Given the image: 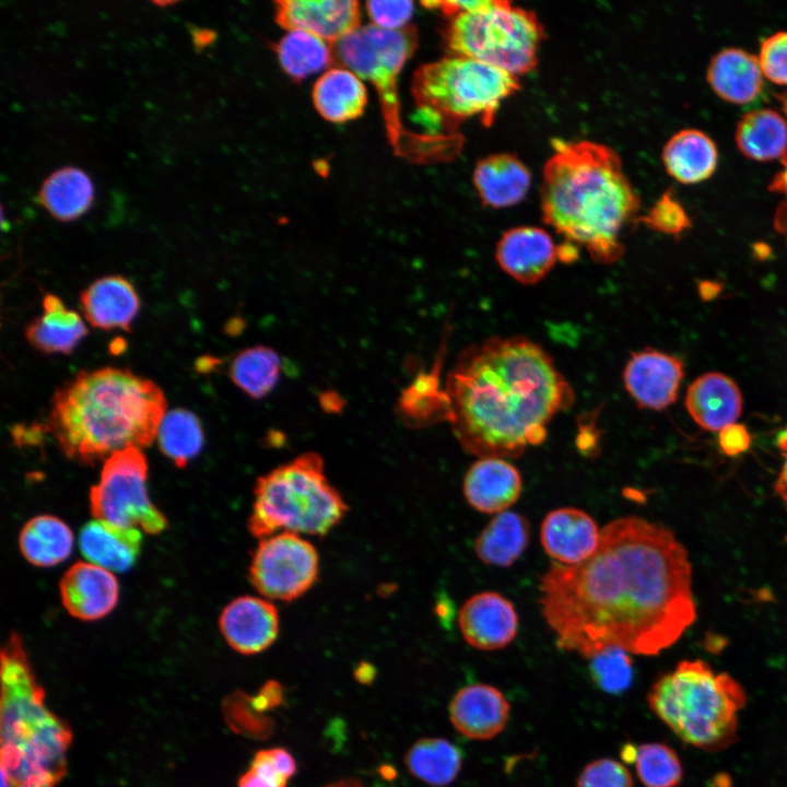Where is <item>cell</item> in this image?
I'll use <instances>...</instances> for the list:
<instances>
[{
	"label": "cell",
	"instance_id": "4dcf8cb0",
	"mask_svg": "<svg viewBox=\"0 0 787 787\" xmlns=\"http://www.w3.org/2000/svg\"><path fill=\"white\" fill-rule=\"evenodd\" d=\"M316 110L326 120L345 122L357 118L367 103L361 78L346 68H331L316 81L313 89Z\"/></svg>",
	"mask_w": 787,
	"mask_h": 787
},
{
	"label": "cell",
	"instance_id": "44dd1931",
	"mask_svg": "<svg viewBox=\"0 0 787 787\" xmlns=\"http://www.w3.org/2000/svg\"><path fill=\"white\" fill-rule=\"evenodd\" d=\"M462 492L467 503L484 514H500L522 492L520 471L504 458H479L466 472Z\"/></svg>",
	"mask_w": 787,
	"mask_h": 787
},
{
	"label": "cell",
	"instance_id": "d590c367",
	"mask_svg": "<svg viewBox=\"0 0 787 787\" xmlns=\"http://www.w3.org/2000/svg\"><path fill=\"white\" fill-rule=\"evenodd\" d=\"M275 51L284 72L295 80L325 70L334 59L330 43L304 31H289Z\"/></svg>",
	"mask_w": 787,
	"mask_h": 787
},
{
	"label": "cell",
	"instance_id": "30bf717a",
	"mask_svg": "<svg viewBox=\"0 0 787 787\" xmlns=\"http://www.w3.org/2000/svg\"><path fill=\"white\" fill-rule=\"evenodd\" d=\"M444 36L451 55L518 77L537 66L544 32L535 12L505 0H485L480 8L450 17Z\"/></svg>",
	"mask_w": 787,
	"mask_h": 787
},
{
	"label": "cell",
	"instance_id": "d6a6232c",
	"mask_svg": "<svg viewBox=\"0 0 787 787\" xmlns=\"http://www.w3.org/2000/svg\"><path fill=\"white\" fill-rule=\"evenodd\" d=\"M73 540V533L64 521L56 516L39 515L31 518L21 529L19 547L31 564L50 567L69 557Z\"/></svg>",
	"mask_w": 787,
	"mask_h": 787
},
{
	"label": "cell",
	"instance_id": "e0dca14e",
	"mask_svg": "<svg viewBox=\"0 0 787 787\" xmlns=\"http://www.w3.org/2000/svg\"><path fill=\"white\" fill-rule=\"evenodd\" d=\"M501 269L515 281L532 285L554 267L557 246L551 235L537 226H517L503 233L495 249Z\"/></svg>",
	"mask_w": 787,
	"mask_h": 787
},
{
	"label": "cell",
	"instance_id": "816d5d0a",
	"mask_svg": "<svg viewBox=\"0 0 787 787\" xmlns=\"http://www.w3.org/2000/svg\"><path fill=\"white\" fill-rule=\"evenodd\" d=\"M324 787H366L361 782L353 779V778H345L340 779L333 783H330Z\"/></svg>",
	"mask_w": 787,
	"mask_h": 787
},
{
	"label": "cell",
	"instance_id": "7dc6e473",
	"mask_svg": "<svg viewBox=\"0 0 787 787\" xmlns=\"http://www.w3.org/2000/svg\"><path fill=\"white\" fill-rule=\"evenodd\" d=\"M721 451L730 457L745 453L751 446V435L743 424L733 423L718 432Z\"/></svg>",
	"mask_w": 787,
	"mask_h": 787
},
{
	"label": "cell",
	"instance_id": "f907efd6",
	"mask_svg": "<svg viewBox=\"0 0 787 787\" xmlns=\"http://www.w3.org/2000/svg\"><path fill=\"white\" fill-rule=\"evenodd\" d=\"M637 747L633 743H625L622 749L620 756L623 762L634 764L636 757Z\"/></svg>",
	"mask_w": 787,
	"mask_h": 787
},
{
	"label": "cell",
	"instance_id": "277c9868",
	"mask_svg": "<svg viewBox=\"0 0 787 787\" xmlns=\"http://www.w3.org/2000/svg\"><path fill=\"white\" fill-rule=\"evenodd\" d=\"M166 406L162 389L130 369L82 371L54 393L46 428L68 458L90 465L151 445Z\"/></svg>",
	"mask_w": 787,
	"mask_h": 787
},
{
	"label": "cell",
	"instance_id": "484cf974",
	"mask_svg": "<svg viewBox=\"0 0 787 787\" xmlns=\"http://www.w3.org/2000/svg\"><path fill=\"white\" fill-rule=\"evenodd\" d=\"M763 72L759 58L738 47L716 52L707 67V81L724 99L745 104L754 101L763 90Z\"/></svg>",
	"mask_w": 787,
	"mask_h": 787
},
{
	"label": "cell",
	"instance_id": "f1b7e54d",
	"mask_svg": "<svg viewBox=\"0 0 787 787\" xmlns=\"http://www.w3.org/2000/svg\"><path fill=\"white\" fill-rule=\"evenodd\" d=\"M95 198L94 184L86 172L63 166L48 175L37 195V202L56 220L74 221L84 215Z\"/></svg>",
	"mask_w": 787,
	"mask_h": 787
},
{
	"label": "cell",
	"instance_id": "5bb4252c",
	"mask_svg": "<svg viewBox=\"0 0 787 787\" xmlns=\"http://www.w3.org/2000/svg\"><path fill=\"white\" fill-rule=\"evenodd\" d=\"M518 625L513 602L496 591H481L469 597L458 613L463 639L483 651L507 647L516 638Z\"/></svg>",
	"mask_w": 787,
	"mask_h": 787
},
{
	"label": "cell",
	"instance_id": "d6986e66",
	"mask_svg": "<svg viewBox=\"0 0 787 787\" xmlns=\"http://www.w3.org/2000/svg\"><path fill=\"white\" fill-rule=\"evenodd\" d=\"M63 607L75 619L94 621L106 616L117 604L119 585L114 574L90 562H77L59 585Z\"/></svg>",
	"mask_w": 787,
	"mask_h": 787
},
{
	"label": "cell",
	"instance_id": "1f68e13d",
	"mask_svg": "<svg viewBox=\"0 0 787 787\" xmlns=\"http://www.w3.org/2000/svg\"><path fill=\"white\" fill-rule=\"evenodd\" d=\"M736 144L747 157L768 161L787 152V122L772 108L744 113L736 127Z\"/></svg>",
	"mask_w": 787,
	"mask_h": 787
},
{
	"label": "cell",
	"instance_id": "f5cc1de1",
	"mask_svg": "<svg viewBox=\"0 0 787 787\" xmlns=\"http://www.w3.org/2000/svg\"><path fill=\"white\" fill-rule=\"evenodd\" d=\"M705 283H706L707 286H706V289H704V287L701 286V290H700V291H701V294L706 291L707 293L704 295V297L710 298L712 296H714L715 294H717V291H718V290H717V289H718V287H717V284H716V283H712V282H705Z\"/></svg>",
	"mask_w": 787,
	"mask_h": 787
},
{
	"label": "cell",
	"instance_id": "6da1fadb",
	"mask_svg": "<svg viewBox=\"0 0 787 787\" xmlns=\"http://www.w3.org/2000/svg\"><path fill=\"white\" fill-rule=\"evenodd\" d=\"M541 614L561 650L656 656L696 620L688 551L667 527L637 516L600 530L595 552L540 577Z\"/></svg>",
	"mask_w": 787,
	"mask_h": 787
},
{
	"label": "cell",
	"instance_id": "db71d44e",
	"mask_svg": "<svg viewBox=\"0 0 787 787\" xmlns=\"http://www.w3.org/2000/svg\"><path fill=\"white\" fill-rule=\"evenodd\" d=\"M783 105H784V108H785V110H786V113H787V98H784V99H783Z\"/></svg>",
	"mask_w": 787,
	"mask_h": 787
},
{
	"label": "cell",
	"instance_id": "ab89813d",
	"mask_svg": "<svg viewBox=\"0 0 787 787\" xmlns=\"http://www.w3.org/2000/svg\"><path fill=\"white\" fill-rule=\"evenodd\" d=\"M294 756L284 748L259 750L238 779V787H286L296 773Z\"/></svg>",
	"mask_w": 787,
	"mask_h": 787
},
{
	"label": "cell",
	"instance_id": "52a82bcc",
	"mask_svg": "<svg viewBox=\"0 0 787 787\" xmlns=\"http://www.w3.org/2000/svg\"><path fill=\"white\" fill-rule=\"evenodd\" d=\"M346 510L343 496L326 475L321 456L308 451L257 479L247 526L260 540L279 532L321 537Z\"/></svg>",
	"mask_w": 787,
	"mask_h": 787
},
{
	"label": "cell",
	"instance_id": "d4e9b609",
	"mask_svg": "<svg viewBox=\"0 0 787 787\" xmlns=\"http://www.w3.org/2000/svg\"><path fill=\"white\" fill-rule=\"evenodd\" d=\"M87 332L81 316L52 293L44 296L42 314L24 329L27 342L45 354L72 353Z\"/></svg>",
	"mask_w": 787,
	"mask_h": 787
},
{
	"label": "cell",
	"instance_id": "b9f144b4",
	"mask_svg": "<svg viewBox=\"0 0 787 787\" xmlns=\"http://www.w3.org/2000/svg\"><path fill=\"white\" fill-rule=\"evenodd\" d=\"M637 221L655 231L671 235L691 227L686 211L669 190L660 196L646 214L637 218Z\"/></svg>",
	"mask_w": 787,
	"mask_h": 787
},
{
	"label": "cell",
	"instance_id": "f35d334b",
	"mask_svg": "<svg viewBox=\"0 0 787 787\" xmlns=\"http://www.w3.org/2000/svg\"><path fill=\"white\" fill-rule=\"evenodd\" d=\"M634 766L645 787H678L683 778V767L677 752L661 742L637 745Z\"/></svg>",
	"mask_w": 787,
	"mask_h": 787
},
{
	"label": "cell",
	"instance_id": "ac0fdd59",
	"mask_svg": "<svg viewBox=\"0 0 787 787\" xmlns=\"http://www.w3.org/2000/svg\"><path fill=\"white\" fill-rule=\"evenodd\" d=\"M275 20L287 31H304L334 44L360 27V5L353 0H281L275 2Z\"/></svg>",
	"mask_w": 787,
	"mask_h": 787
},
{
	"label": "cell",
	"instance_id": "8d00e7d4",
	"mask_svg": "<svg viewBox=\"0 0 787 787\" xmlns=\"http://www.w3.org/2000/svg\"><path fill=\"white\" fill-rule=\"evenodd\" d=\"M439 365L427 374H421L402 392L399 400L401 419L411 426H425L448 419V398L439 387Z\"/></svg>",
	"mask_w": 787,
	"mask_h": 787
},
{
	"label": "cell",
	"instance_id": "7bdbcfd3",
	"mask_svg": "<svg viewBox=\"0 0 787 787\" xmlns=\"http://www.w3.org/2000/svg\"><path fill=\"white\" fill-rule=\"evenodd\" d=\"M576 787H635L627 767L611 757H599L580 771Z\"/></svg>",
	"mask_w": 787,
	"mask_h": 787
},
{
	"label": "cell",
	"instance_id": "9c48e42d",
	"mask_svg": "<svg viewBox=\"0 0 787 787\" xmlns=\"http://www.w3.org/2000/svg\"><path fill=\"white\" fill-rule=\"evenodd\" d=\"M519 86L514 74L450 55L421 66L411 91L421 116L454 136L459 124L471 117L491 126L502 103Z\"/></svg>",
	"mask_w": 787,
	"mask_h": 787
},
{
	"label": "cell",
	"instance_id": "4316f807",
	"mask_svg": "<svg viewBox=\"0 0 787 787\" xmlns=\"http://www.w3.org/2000/svg\"><path fill=\"white\" fill-rule=\"evenodd\" d=\"M142 532L104 520L89 521L80 532V550L90 562L108 571L130 569L141 550Z\"/></svg>",
	"mask_w": 787,
	"mask_h": 787
},
{
	"label": "cell",
	"instance_id": "ffe728a7",
	"mask_svg": "<svg viewBox=\"0 0 787 787\" xmlns=\"http://www.w3.org/2000/svg\"><path fill=\"white\" fill-rule=\"evenodd\" d=\"M600 530L596 520L576 507L550 510L540 527L544 552L556 563L575 565L587 560L597 549Z\"/></svg>",
	"mask_w": 787,
	"mask_h": 787
},
{
	"label": "cell",
	"instance_id": "7402d4cb",
	"mask_svg": "<svg viewBox=\"0 0 787 787\" xmlns=\"http://www.w3.org/2000/svg\"><path fill=\"white\" fill-rule=\"evenodd\" d=\"M80 305L93 327L129 332L140 309V298L128 279L111 274L96 279L83 290Z\"/></svg>",
	"mask_w": 787,
	"mask_h": 787
},
{
	"label": "cell",
	"instance_id": "ee69618b",
	"mask_svg": "<svg viewBox=\"0 0 787 787\" xmlns=\"http://www.w3.org/2000/svg\"><path fill=\"white\" fill-rule=\"evenodd\" d=\"M757 58L767 79L787 85V31H779L764 38Z\"/></svg>",
	"mask_w": 787,
	"mask_h": 787
},
{
	"label": "cell",
	"instance_id": "cb8c5ba5",
	"mask_svg": "<svg viewBox=\"0 0 787 787\" xmlns=\"http://www.w3.org/2000/svg\"><path fill=\"white\" fill-rule=\"evenodd\" d=\"M472 180L483 204L503 209L519 203L526 197L531 175L515 155L495 153L475 164Z\"/></svg>",
	"mask_w": 787,
	"mask_h": 787
},
{
	"label": "cell",
	"instance_id": "2e32d148",
	"mask_svg": "<svg viewBox=\"0 0 787 787\" xmlns=\"http://www.w3.org/2000/svg\"><path fill=\"white\" fill-rule=\"evenodd\" d=\"M510 703L504 693L478 682L459 689L451 697L448 714L454 728L470 740L486 741L506 728Z\"/></svg>",
	"mask_w": 787,
	"mask_h": 787
},
{
	"label": "cell",
	"instance_id": "4fadbf2b",
	"mask_svg": "<svg viewBox=\"0 0 787 787\" xmlns=\"http://www.w3.org/2000/svg\"><path fill=\"white\" fill-rule=\"evenodd\" d=\"M683 376L679 357L649 348L633 352L623 369L624 387L637 407L656 411L676 402Z\"/></svg>",
	"mask_w": 787,
	"mask_h": 787
},
{
	"label": "cell",
	"instance_id": "3957f363",
	"mask_svg": "<svg viewBox=\"0 0 787 787\" xmlns=\"http://www.w3.org/2000/svg\"><path fill=\"white\" fill-rule=\"evenodd\" d=\"M541 185L545 224L565 242L584 247L595 262L613 263L623 255L621 233L636 218L641 199L620 155L588 141L552 142Z\"/></svg>",
	"mask_w": 787,
	"mask_h": 787
},
{
	"label": "cell",
	"instance_id": "8992f818",
	"mask_svg": "<svg viewBox=\"0 0 787 787\" xmlns=\"http://www.w3.org/2000/svg\"><path fill=\"white\" fill-rule=\"evenodd\" d=\"M745 703L743 686L702 659L680 661L647 693L650 710L680 740L710 752L736 741L738 715Z\"/></svg>",
	"mask_w": 787,
	"mask_h": 787
},
{
	"label": "cell",
	"instance_id": "f546056e",
	"mask_svg": "<svg viewBox=\"0 0 787 787\" xmlns=\"http://www.w3.org/2000/svg\"><path fill=\"white\" fill-rule=\"evenodd\" d=\"M530 542V524L516 512L496 514L474 540L473 549L478 559L496 567L513 565L526 551Z\"/></svg>",
	"mask_w": 787,
	"mask_h": 787
},
{
	"label": "cell",
	"instance_id": "603a6c76",
	"mask_svg": "<svg viewBox=\"0 0 787 787\" xmlns=\"http://www.w3.org/2000/svg\"><path fill=\"white\" fill-rule=\"evenodd\" d=\"M685 407L700 427L719 432L739 419L742 412V396L730 377L710 372L698 376L689 386Z\"/></svg>",
	"mask_w": 787,
	"mask_h": 787
},
{
	"label": "cell",
	"instance_id": "836d02e7",
	"mask_svg": "<svg viewBox=\"0 0 787 787\" xmlns=\"http://www.w3.org/2000/svg\"><path fill=\"white\" fill-rule=\"evenodd\" d=\"M403 761L408 772L416 779L434 787H444L458 777L463 755L448 739L425 737L409 748Z\"/></svg>",
	"mask_w": 787,
	"mask_h": 787
},
{
	"label": "cell",
	"instance_id": "ba28073f",
	"mask_svg": "<svg viewBox=\"0 0 787 787\" xmlns=\"http://www.w3.org/2000/svg\"><path fill=\"white\" fill-rule=\"evenodd\" d=\"M418 46V33L407 26L389 31L375 25L360 26L334 43V58L376 89L388 140L397 155L423 162L436 157L449 142L446 137L420 136L406 130L400 120L397 80Z\"/></svg>",
	"mask_w": 787,
	"mask_h": 787
},
{
	"label": "cell",
	"instance_id": "e575fe53",
	"mask_svg": "<svg viewBox=\"0 0 787 787\" xmlns=\"http://www.w3.org/2000/svg\"><path fill=\"white\" fill-rule=\"evenodd\" d=\"M280 355L266 345L247 348L236 354L228 368L232 381L254 399H262L280 379Z\"/></svg>",
	"mask_w": 787,
	"mask_h": 787
},
{
	"label": "cell",
	"instance_id": "8fae6325",
	"mask_svg": "<svg viewBox=\"0 0 787 787\" xmlns=\"http://www.w3.org/2000/svg\"><path fill=\"white\" fill-rule=\"evenodd\" d=\"M146 479L148 462L140 448L128 447L107 457L98 483L90 490L94 518L145 533L162 532L167 520L150 500Z\"/></svg>",
	"mask_w": 787,
	"mask_h": 787
},
{
	"label": "cell",
	"instance_id": "bcb514c9",
	"mask_svg": "<svg viewBox=\"0 0 787 787\" xmlns=\"http://www.w3.org/2000/svg\"><path fill=\"white\" fill-rule=\"evenodd\" d=\"M780 162L783 166L770 181L768 190L783 197L774 214V226L785 236L787 243V152L780 157Z\"/></svg>",
	"mask_w": 787,
	"mask_h": 787
},
{
	"label": "cell",
	"instance_id": "5b68a950",
	"mask_svg": "<svg viewBox=\"0 0 787 787\" xmlns=\"http://www.w3.org/2000/svg\"><path fill=\"white\" fill-rule=\"evenodd\" d=\"M1 787H56L67 771L69 727L45 703L22 639L1 651Z\"/></svg>",
	"mask_w": 787,
	"mask_h": 787
},
{
	"label": "cell",
	"instance_id": "681fc988",
	"mask_svg": "<svg viewBox=\"0 0 787 787\" xmlns=\"http://www.w3.org/2000/svg\"><path fill=\"white\" fill-rule=\"evenodd\" d=\"M578 247L565 242L557 247V258L563 262H572L577 259Z\"/></svg>",
	"mask_w": 787,
	"mask_h": 787
},
{
	"label": "cell",
	"instance_id": "c3c4849f",
	"mask_svg": "<svg viewBox=\"0 0 787 787\" xmlns=\"http://www.w3.org/2000/svg\"><path fill=\"white\" fill-rule=\"evenodd\" d=\"M776 445L784 458V463L775 481L774 491L779 496L787 509V425L778 433L776 438Z\"/></svg>",
	"mask_w": 787,
	"mask_h": 787
},
{
	"label": "cell",
	"instance_id": "60d3db41",
	"mask_svg": "<svg viewBox=\"0 0 787 787\" xmlns=\"http://www.w3.org/2000/svg\"><path fill=\"white\" fill-rule=\"evenodd\" d=\"M589 661L590 676L601 690L620 693L630 686L633 678V661L630 654L608 650Z\"/></svg>",
	"mask_w": 787,
	"mask_h": 787
},
{
	"label": "cell",
	"instance_id": "7a4b0ae2",
	"mask_svg": "<svg viewBox=\"0 0 787 787\" xmlns=\"http://www.w3.org/2000/svg\"><path fill=\"white\" fill-rule=\"evenodd\" d=\"M454 436L478 458H519L541 445L548 424L574 402L551 355L524 336L492 337L463 349L447 375Z\"/></svg>",
	"mask_w": 787,
	"mask_h": 787
},
{
	"label": "cell",
	"instance_id": "74e56055",
	"mask_svg": "<svg viewBox=\"0 0 787 787\" xmlns=\"http://www.w3.org/2000/svg\"><path fill=\"white\" fill-rule=\"evenodd\" d=\"M156 438L161 451L179 468L186 467L200 453L204 441L199 418L181 408L165 413Z\"/></svg>",
	"mask_w": 787,
	"mask_h": 787
},
{
	"label": "cell",
	"instance_id": "f6af8a7d",
	"mask_svg": "<svg viewBox=\"0 0 787 787\" xmlns=\"http://www.w3.org/2000/svg\"><path fill=\"white\" fill-rule=\"evenodd\" d=\"M413 11L411 1H368L366 3V12L373 25L389 31L407 27L406 24L411 19Z\"/></svg>",
	"mask_w": 787,
	"mask_h": 787
},
{
	"label": "cell",
	"instance_id": "83f0119b",
	"mask_svg": "<svg viewBox=\"0 0 787 787\" xmlns=\"http://www.w3.org/2000/svg\"><path fill=\"white\" fill-rule=\"evenodd\" d=\"M661 157L670 176L684 184H694L715 172L718 151L713 139L704 131L685 128L666 142Z\"/></svg>",
	"mask_w": 787,
	"mask_h": 787
},
{
	"label": "cell",
	"instance_id": "7c38bea8",
	"mask_svg": "<svg viewBox=\"0 0 787 787\" xmlns=\"http://www.w3.org/2000/svg\"><path fill=\"white\" fill-rule=\"evenodd\" d=\"M319 556L303 536L279 532L263 538L254 551L249 579L269 600L293 601L316 583Z\"/></svg>",
	"mask_w": 787,
	"mask_h": 787
},
{
	"label": "cell",
	"instance_id": "9a60e30c",
	"mask_svg": "<svg viewBox=\"0 0 787 787\" xmlns=\"http://www.w3.org/2000/svg\"><path fill=\"white\" fill-rule=\"evenodd\" d=\"M219 626L231 648L242 655H255L275 642L280 618L269 599L240 596L222 610Z\"/></svg>",
	"mask_w": 787,
	"mask_h": 787
}]
</instances>
